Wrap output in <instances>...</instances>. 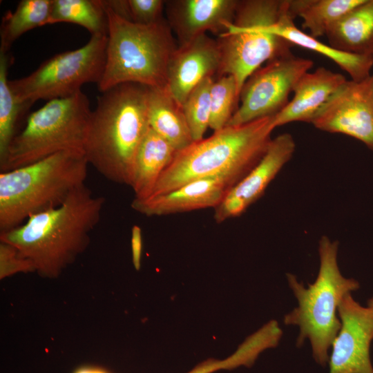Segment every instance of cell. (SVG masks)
I'll return each instance as SVG.
<instances>
[{"mask_svg":"<svg viewBox=\"0 0 373 373\" xmlns=\"http://www.w3.org/2000/svg\"><path fill=\"white\" fill-rule=\"evenodd\" d=\"M104 204V197L95 195L84 184L59 206L1 232L0 241L15 247L40 275L57 277L87 247Z\"/></svg>","mask_w":373,"mask_h":373,"instance_id":"obj_1","label":"cell"},{"mask_svg":"<svg viewBox=\"0 0 373 373\" xmlns=\"http://www.w3.org/2000/svg\"><path fill=\"white\" fill-rule=\"evenodd\" d=\"M148 90L134 83L115 86L102 93L92 111L83 152L111 182L130 186L135 157L150 128Z\"/></svg>","mask_w":373,"mask_h":373,"instance_id":"obj_2","label":"cell"},{"mask_svg":"<svg viewBox=\"0 0 373 373\" xmlns=\"http://www.w3.org/2000/svg\"><path fill=\"white\" fill-rule=\"evenodd\" d=\"M276 128L274 116L226 126L207 138L176 153L151 196L171 191L192 181L226 177L236 184L260 160Z\"/></svg>","mask_w":373,"mask_h":373,"instance_id":"obj_3","label":"cell"},{"mask_svg":"<svg viewBox=\"0 0 373 373\" xmlns=\"http://www.w3.org/2000/svg\"><path fill=\"white\" fill-rule=\"evenodd\" d=\"M88 163L84 152L66 151L0 173V230L61 204L85 184Z\"/></svg>","mask_w":373,"mask_h":373,"instance_id":"obj_4","label":"cell"},{"mask_svg":"<svg viewBox=\"0 0 373 373\" xmlns=\"http://www.w3.org/2000/svg\"><path fill=\"white\" fill-rule=\"evenodd\" d=\"M104 6L108 31L106 63L97 84L100 92L126 83L166 86L169 64L178 48L166 19L140 25Z\"/></svg>","mask_w":373,"mask_h":373,"instance_id":"obj_5","label":"cell"},{"mask_svg":"<svg viewBox=\"0 0 373 373\" xmlns=\"http://www.w3.org/2000/svg\"><path fill=\"white\" fill-rule=\"evenodd\" d=\"M338 244L327 236L321 238L318 275L307 287L298 282L295 275L286 274L298 307L285 314L283 322L299 327L296 346H302L309 339L314 359L323 366L329 361V350L341 328L339 303L345 294L360 287L357 280L342 275L338 264Z\"/></svg>","mask_w":373,"mask_h":373,"instance_id":"obj_6","label":"cell"},{"mask_svg":"<svg viewBox=\"0 0 373 373\" xmlns=\"http://www.w3.org/2000/svg\"><path fill=\"white\" fill-rule=\"evenodd\" d=\"M92 111L82 91L48 101L27 118L0 163L1 171L13 170L59 152L82 151Z\"/></svg>","mask_w":373,"mask_h":373,"instance_id":"obj_7","label":"cell"},{"mask_svg":"<svg viewBox=\"0 0 373 373\" xmlns=\"http://www.w3.org/2000/svg\"><path fill=\"white\" fill-rule=\"evenodd\" d=\"M285 0L238 1L233 21L218 37V75H232L240 97L249 77L262 64L290 50L291 44L268 30L280 17Z\"/></svg>","mask_w":373,"mask_h":373,"instance_id":"obj_8","label":"cell"},{"mask_svg":"<svg viewBox=\"0 0 373 373\" xmlns=\"http://www.w3.org/2000/svg\"><path fill=\"white\" fill-rule=\"evenodd\" d=\"M107 44L106 35H93L84 46L63 52L43 62L22 78L9 80L17 97L32 105L39 99L69 97L86 83H99L102 77Z\"/></svg>","mask_w":373,"mask_h":373,"instance_id":"obj_9","label":"cell"},{"mask_svg":"<svg viewBox=\"0 0 373 373\" xmlns=\"http://www.w3.org/2000/svg\"><path fill=\"white\" fill-rule=\"evenodd\" d=\"M314 62L295 56L291 50L268 61L245 82L240 94V106L227 126L249 123L279 113L288 104V97L298 79Z\"/></svg>","mask_w":373,"mask_h":373,"instance_id":"obj_10","label":"cell"},{"mask_svg":"<svg viewBox=\"0 0 373 373\" xmlns=\"http://www.w3.org/2000/svg\"><path fill=\"white\" fill-rule=\"evenodd\" d=\"M311 123L321 131L354 137L373 151V74L346 80Z\"/></svg>","mask_w":373,"mask_h":373,"instance_id":"obj_11","label":"cell"},{"mask_svg":"<svg viewBox=\"0 0 373 373\" xmlns=\"http://www.w3.org/2000/svg\"><path fill=\"white\" fill-rule=\"evenodd\" d=\"M341 328L334 338L329 373H373L370 345L373 339V310L345 294L338 307Z\"/></svg>","mask_w":373,"mask_h":373,"instance_id":"obj_12","label":"cell"},{"mask_svg":"<svg viewBox=\"0 0 373 373\" xmlns=\"http://www.w3.org/2000/svg\"><path fill=\"white\" fill-rule=\"evenodd\" d=\"M295 149V141L289 133L272 138L260 160L228 191L214 209L216 222L221 223L240 216L260 198L269 184L291 160Z\"/></svg>","mask_w":373,"mask_h":373,"instance_id":"obj_13","label":"cell"},{"mask_svg":"<svg viewBox=\"0 0 373 373\" xmlns=\"http://www.w3.org/2000/svg\"><path fill=\"white\" fill-rule=\"evenodd\" d=\"M238 0L165 1L166 21L178 39L185 45L206 32L218 37L233 21Z\"/></svg>","mask_w":373,"mask_h":373,"instance_id":"obj_14","label":"cell"},{"mask_svg":"<svg viewBox=\"0 0 373 373\" xmlns=\"http://www.w3.org/2000/svg\"><path fill=\"white\" fill-rule=\"evenodd\" d=\"M220 59L217 40L207 34L178 46L169 64L166 86L181 106L202 80L218 74Z\"/></svg>","mask_w":373,"mask_h":373,"instance_id":"obj_15","label":"cell"},{"mask_svg":"<svg viewBox=\"0 0 373 373\" xmlns=\"http://www.w3.org/2000/svg\"><path fill=\"white\" fill-rule=\"evenodd\" d=\"M236 182L216 177L189 182L171 191L145 199L134 198L131 207L146 216H162L207 208L214 209Z\"/></svg>","mask_w":373,"mask_h":373,"instance_id":"obj_16","label":"cell"},{"mask_svg":"<svg viewBox=\"0 0 373 373\" xmlns=\"http://www.w3.org/2000/svg\"><path fill=\"white\" fill-rule=\"evenodd\" d=\"M341 73L324 67L304 74L296 82L294 97L287 106L274 116L276 128L290 122H310L332 95L346 82Z\"/></svg>","mask_w":373,"mask_h":373,"instance_id":"obj_17","label":"cell"},{"mask_svg":"<svg viewBox=\"0 0 373 373\" xmlns=\"http://www.w3.org/2000/svg\"><path fill=\"white\" fill-rule=\"evenodd\" d=\"M294 20L288 12L286 0L280 17L277 22L269 26L268 30L292 45L316 52L332 60L347 73L353 81L363 80L371 75L370 70L373 66L372 55L352 54L336 50L299 30L295 26Z\"/></svg>","mask_w":373,"mask_h":373,"instance_id":"obj_18","label":"cell"},{"mask_svg":"<svg viewBox=\"0 0 373 373\" xmlns=\"http://www.w3.org/2000/svg\"><path fill=\"white\" fill-rule=\"evenodd\" d=\"M177 150L151 128L135 157L130 186L137 199L149 198L162 173L173 161Z\"/></svg>","mask_w":373,"mask_h":373,"instance_id":"obj_19","label":"cell"},{"mask_svg":"<svg viewBox=\"0 0 373 373\" xmlns=\"http://www.w3.org/2000/svg\"><path fill=\"white\" fill-rule=\"evenodd\" d=\"M147 107L150 128L177 151L194 142L182 106L173 97L167 86L149 87Z\"/></svg>","mask_w":373,"mask_h":373,"instance_id":"obj_20","label":"cell"},{"mask_svg":"<svg viewBox=\"0 0 373 373\" xmlns=\"http://www.w3.org/2000/svg\"><path fill=\"white\" fill-rule=\"evenodd\" d=\"M340 51L373 55V0H364L343 16L326 35Z\"/></svg>","mask_w":373,"mask_h":373,"instance_id":"obj_21","label":"cell"},{"mask_svg":"<svg viewBox=\"0 0 373 373\" xmlns=\"http://www.w3.org/2000/svg\"><path fill=\"white\" fill-rule=\"evenodd\" d=\"M364 0H287L288 12L294 19H303L302 27L312 37L326 35L347 12Z\"/></svg>","mask_w":373,"mask_h":373,"instance_id":"obj_22","label":"cell"},{"mask_svg":"<svg viewBox=\"0 0 373 373\" xmlns=\"http://www.w3.org/2000/svg\"><path fill=\"white\" fill-rule=\"evenodd\" d=\"M61 22L81 26L91 36H107L108 19L102 0H52L46 25Z\"/></svg>","mask_w":373,"mask_h":373,"instance_id":"obj_23","label":"cell"},{"mask_svg":"<svg viewBox=\"0 0 373 373\" xmlns=\"http://www.w3.org/2000/svg\"><path fill=\"white\" fill-rule=\"evenodd\" d=\"M52 0H22L16 9L8 11L0 26V52H9L10 48L23 34L46 25Z\"/></svg>","mask_w":373,"mask_h":373,"instance_id":"obj_24","label":"cell"},{"mask_svg":"<svg viewBox=\"0 0 373 373\" xmlns=\"http://www.w3.org/2000/svg\"><path fill=\"white\" fill-rule=\"evenodd\" d=\"M12 62L9 52H0V163L17 134L18 122L31 106L21 102L9 84L8 70Z\"/></svg>","mask_w":373,"mask_h":373,"instance_id":"obj_25","label":"cell"},{"mask_svg":"<svg viewBox=\"0 0 373 373\" xmlns=\"http://www.w3.org/2000/svg\"><path fill=\"white\" fill-rule=\"evenodd\" d=\"M283 334L277 321H271L248 337L229 358L223 360L224 369L231 370L241 365H252L263 350L277 346Z\"/></svg>","mask_w":373,"mask_h":373,"instance_id":"obj_26","label":"cell"},{"mask_svg":"<svg viewBox=\"0 0 373 373\" xmlns=\"http://www.w3.org/2000/svg\"><path fill=\"white\" fill-rule=\"evenodd\" d=\"M214 82L209 77L202 80L189 95L182 109L194 142L201 140L209 127L211 89Z\"/></svg>","mask_w":373,"mask_h":373,"instance_id":"obj_27","label":"cell"},{"mask_svg":"<svg viewBox=\"0 0 373 373\" xmlns=\"http://www.w3.org/2000/svg\"><path fill=\"white\" fill-rule=\"evenodd\" d=\"M239 99L236 82L230 75L218 77L211 89V116L209 127L213 132L225 127L233 115Z\"/></svg>","mask_w":373,"mask_h":373,"instance_id":"obj_28","label":"cell"},{"mask_svg":"<svg viewBox=\"0 0 373 373\" xmlns=\"http://www.w3.org/2000/svg\"><path fill=\"white\" fill-rule=\"evenodd\" d=\"M131 21L140 25L155 23L162 19L165 1L128 0Z\"/></svg>","mask_w":373,"mask_h":373,"instance_id":"obj_29","label":"cell"},{"mask_svg":"<svg viewBox=\"0 0 373 373\" xmlns=\"http://www.w3.org/2000/svg\"><path fill=\"white\" fill-rule=\"evenodd\" d=\"M32 263L21 256L12 245L0 243V278L1 279L19 272L33 271Z\"/></svg>","mask_w":373,"mask_h":373,"instance_id":"obj_30","label":"cell"},{"mask_svg":"<svg viewBox=\"0 0 373 373\" xmlns=\"http://www.w3.org/2000/svg\"><path fill=\"white\" fill-rule=\"evenodd\" d=\"M132 259L135 268L138 270L141 265L142 236L141 228L135 224L131 229Z\"/></svg>","mask_w":373,"mask_h":373,"instance_id":"obj_31","label":"cell"},{"mask_svg":"<svg viewBox=\"0 0 373 373\" xmlns=\"http://www.w3.org/2000/svg\"><path fill=\"white\" fill-rule=\"evenodd\" d=\"M224 370L223 360L208 359L196 365L187 373H212Z\"/></svg>","mask_w":373,"mask_h":373,"instance_id":"obj_32","label":"cell"},{"mask_svg":"<svg viewBox=\"0 0 373 373\" xmlns=\"http://www.w3.org/2000/svg\"><path fill=\"white\" fill-rule=\"evenodd\" d=\"M74 373H108L107 371L93 367H84L76 370Z\"/></svg>","mask_w":373,"mask_h":373,"instance_id":"obj_33","label":"cell"},{"mask_svg":"<svg viewBox=\"0 0 373 373\" xmlns=\"http://www.w3.org/2000/svg\"><path fill=\"white\" fill-rule=\"evenodd\" d=\"M367 307L371 308L373 310V297L368 300Z\"/></svg>","mask_w":373,"mask_h":373,"instance_id":"obj_34","label":"cell"}]
</instances>
